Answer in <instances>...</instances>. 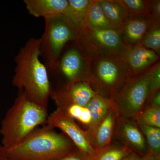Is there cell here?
<instances>
[{
    "mask_svg": "<svg viewBox=\"0 0 160 160\" xmlns=\"http://www.w3.org/2000/svg\"><path fill=\"white\" fill-rule=\"evenodd\" d=\"M40 57L39 38L29 39L15 58L12 83L32 102L47 108L52 89L48 69Z\"/></svg>",
    "mask_w": 160,
    "mask_h": 160,
    "instance_id": "1",
    "label": "cell"
},
{
    "mask_svg": "<svg viewBox=\"0 0 160 160\" xmlns=\"http://www.w3.org/2000/svg\"><path fill=\"white\" fill-rule=\"evenodd\" d=\"M75 148L67 136L46 125L5 152L8 160H57Z\"/></svg>",
    "mask_w": 160,
    "mask_h": 160,
    "instance_id": "2",
    "label": "cell"
},
{
    "mask_svg": "<svg viewBox=\"0 0 160 160\" xmlns=\"http://www.w3.org/2000/svg\"><path fill=\"white\" fill-rule=\"evenodd\" d=\"M48 115V108L32 102L23 92L19 91L2 123L4 150L17 146L38 126L46 123Z\"/></svg>",
    "mask_w": 160,
    "mask_h": 160,
    "instance_id": "3",
    "label": "cell"
},
{
    "mask_svg": "<svg viewBox=\"0 0 160 160\" xmlns=\"http://www.w3.org/2000/svg\"><path fill=\"white\" fill-rule=\"evenodd\" d=\"M89 83L96 92L111 99L132 77L121 56L92 59Z\"/></svg>",
    "mask_w": 160,
    "mask_h": 160,
    "instance_id": "4",
    "label": "cell"
},
{
    "mask_svg": "<svg viewBox=\"0 0 160 160\" xmlns=\"http://www.w3.org/2000/svg\"><path fill=\"white\" fill-rule=\"evenodd\" d=\"M152 67L142 74L130 78L111 98L114 109L119 115L134 119L149 98L158 91L152 82Z\"/></svg>",
    "mask_w": 160,
    "mask_h": 160,
    "instance_id": "5",
    "label": "cell"
},
{
    "mask_svg": "<svg viewBox=\"0 0 160 160\" xmlns=\"http://www.w3.org/2000/svg\"><path fill=\"white\" fill-rule=\"evenodd\" d=\"M45 21V31L39 38L41 57L47 69L56 72L64 47L70 41L75 42L79 33L64 15Z\"/></svg>",
    "mask_w": 160,
    "mask_h": 160,
    "instance_id": "6",
    "label": "cell"
},
{
    "mask_svg": "<svg viewBox=\"0 0 160 160\" xmlns=\"http://www.w3.org/2000/svg\"><path fill=\"white\" fill-rule=\"evenodd\" d=\"M74 42L92 59L122 56L127 47L119 30L115 29L86 27Z\"/></svg>",
    "mask_w": 160,
    "mask_h": 160,
    "instance_id": "7",
    "label": "cell"
},
{
    "mask_svg": "<svg viewBox=\"0 0 160 160\" xmlns=\"http://www.w3.org/2000/svg\"><path fill=\"white\" fill-rule=\"evenodd\" d=\"M46 125L60 129L74 144L77 149L90 160H94L98 154L92 148L85 130L75 121L68 116L59 108L49 114Z\"/></svg>",
    "mask_w": 160,
    "mask_h": 160,
    "instance_id": "8",
    "label": "cell"
},
{
    "mask_svg": "<svg viewBox=\"0 0 160 160\" xmlns=\"http://www.w3.org/2000/svg\"><path fill=\"white\" fill-rule=\"evenodd\" d=\"M92 59L75 43L61 56L56 72H60L66 83L78 82H89L91 76Z\"/></svg>",
    "mask_w": 160,
    "mask_h": 160,
    "instance_id": "9",
    "label": "cell"
},
{
    "mask_svg": "<svg viewBox=\"0 0 160 160\" xmlns=\"http://www.w3.org/2000/svg\"><path fill=\"white\" fill-rule=\"evenodd\" d=\"M113 139L142 157L148 153L145 138L137 123L132 119L118 115Z\"/></svg>",
    "mask_w": 160,
    "mask_h": 160,
    "instance_id": "10",
    "label": "cell"
},
{
    "mask_svg": "<svg viewBox=\"0 0 160 160\" xmlns=\"http://www.w3.org/2000/svg\"><path fill=\"white\" fill-rule=\"evenodd\" d=\"M98 94L87 82L66 83L62 87L51 92L50 98L57 108H62L71 105L87 106Z\"/></svg>",
    "mask_w": 160,
    "mask_h": 160,
    "instance_id": "11",
    "label": "cell"
},
{
    "mask_svg": "<svg viewBox=\"0 0 160 160\" xmlns=\"http://www.w3.org/2000/svg\"><path fill=\"white\" fill-rule=\"evenodd\" d=\"M121 57L132 77L142 74L160 61L159 55L140 44L127 45Z\"/></svg>",
    "mask_w": 160,
    "mask_h": 160,
    "instance_id": "12",
    "label": "cell"
},
{
    "mask_svg": "<svg viewBox=\"0 0 160 160\" xmlns=\"http://www.w3.org/2000/svg\"><path fill=\"white\" fill-rule=\"evenodd\" d=\"M151 25L147 15L129 16L118 29L124 42L128 46L140 44Z\"/></svg>",
    "mask_w": 160,
    "mask_h": 160,
    "instance_id": "13",
    "label": "cell"
},
{
    "mask_svg": "<svg viewBox=\"0 0 160 160\" xmlns=\"http://www.w3.org/2000/svg\"><path fill=\"white\" fill-rule=\"evenodd\" d=\"M118 115L115 109H111L96 129L90 142L98 155L112 144Z\"/></svg>",
    "mask_w": 160,
    "mask_h": 160,
    "instance_id": "14",
    "label": "cell"
},
{
    "mask_svg": "<svg viewBox=\"0 0 160 160\" xmlns=\"http://www.w3.org/2000/svg\"><path fill=\"white\" fill-rule=\"evenodd\" d=\"M29 14L44 19L64 14L68 6V0H24Z\"/></svg>",
    "mask_w": 160,
    "mask_h": 160,
    "instance_id": "15",
    "label": "cell"
},
{
    "mask_svg": "<svg viewBox=\"0 0 160 160\" xmlns=\"http://www.w3.org/2000/svg\"><path fill=\"white\" fill-rule=\"evenodd\" d=\"M91 117L90 126L85 130L89 142L96 129L111 109H114L111 99L97 95L90 101L87 106Z\"/></svg>",
    "mask_w": 160,
    "mask_h": 160,
    "instance_id": "16",
    "label": "cell"
},
{
    "mask_svg": "<svg viewBox=\"0 0 160 160\" xmlns=\"http://www.w3.org/2000/svg\"><path fill=\"white\" fill-rule=\"evenodd\" d=\"M68 1V7L63 15L72 26L79 33L80 32L87 27L92 0Z\"/></svg>",
    "mask_w": 160,
    "mask_h": 160,
    "instance_id": "17",
    "label": "cell"
},
{
    "mask_svg": "<svg viewBox=\"0 0 160 160\" xmlns=\"http://www.w3.org/2000/svg\"><path fill=\"white\" fill-rule=\"evenodd\" d=\"M112 28L118 30L126 19L128 12L120 0H98Z\"/></svg>",
    "mask_w": 160,
    "mask_h": 160,
    "instance_id": "18",
    "label": "cell"
},
{
    "mask_svg": "<svg viewBox=\"0 0 160 160\" xmlns=\"http://www.w3.org/2000/svg\"><path fill=\"white\" fill-rule=\"evenodd\" d=\"M87 27L95 29H114L106 18L98 0H92Z\"/></svg>",
    "mask_w": 160,
    "mask_h": 160,
    "instance_id": "19",
    "label": "cell"
},
{
    "mask_svg": "<svg viewBox=\"0 0 160 160\" xmlns=\"http://www.w3.org/2000/svg\"><path fill=\"white\" fill-rule=\"evenodd\" d=\"M137 124L146 140L148 153L160 158V128Z\"/></svg>",
    "mask_w": 160,
    "mask_h": 160,
    "instance_id": "20",
    "label": "cell"
},
{
    "mask_svg": "<svg viewBox=\"0 0 160 160\" xmlns=\"http://www.w3.org/2000/svg\"><path fill=\"white\" fill-rule=\"evenodd\" d=\"M133 120L138 124L160 128V107L146 105Z\"/></svg>",
    "mask_w": 160,
    "mask_h": 160,
    "instance_id": "21",
    "label": "cell"
},
{
    "mask_svg": "<svg viewBox=\"0 0 160 160\" xmlns=\"http://www.w3.org/2000/svg\"><path fill=\"white\" fill-rule=\"evenodd\" d=\"M59 109H62L69 117L75 121L77 120L83 126H86V129L90 126L91 122V115L86 106L71 105Z\"/></svg>",
    "mask_w": 160,
    "mask_h": 160,
    "instance_id": "22",
    "label": "cell"
},
{
    "mask_svg": "<svg viewBox=\"0 0 160 160\" xmlns=\"http://www.w3.org/2000/svg\"><path fill=\"white\" fill-rule=\"evenodd\" d=\"M140 44L160 55V24H151Z\"/></svg>",
    "mask_w": 160,
    "mask_h": 160,
    "instance_id": "23",
    "label": "cell"
},
{
    "mask_svg": "<svg viewBox=\"0 0 160 160\" xmlns=\"http://www.w3.org/2000/svg\"><path fill=\"white\" fill-rule=\"evenodd\" d=\"M132 152L119 143L113 142L109 147L98 154L94 160H122Z\"/></svg>",
    "mask_w": 160,
    "mask_h": 160,
    "instance_id": "24",
    "label": "cell"
},
{
    "mask_svg": "<svg viewBox=\"0 0 160 160\" xmlns=\"http://www.w3.org/2000/svg\"><path fill=\"white\" fill-rule=\"evenodd\" d=\"M128 12L129 16L148 14L149 1L120 0Z\"/></svg>",
    "mask_w": 160,
    "mask_h": 160,
    "instance_id": "25",
    "label": "cell"
},
{
    "mask_svg": "<svg viewBox=\"0 0 160 160\" xmlns=\"http://www.w3.org/2000/svg\"><path fill=\"white\" fill-rule=\"evenodd\" d=\"M151 24H160V1H149L148 14Z\"/></svg>",
    "mask_w": 160,
    "mask_h": 160,
    "instance_id": "26",
    "label": "cell"
},
{
    "mask_svg": "<svg viewBox=\"0 0 160 160\" xmlns=\"http://www.w3.org/2000/svg\"><path fill=\"white\" fill-rule=\"evenodd\" d=\"M57 160H90L76 148Z\"/></svg>",
    "mask_w": 160,
    "mask_h": 160,
    "instance_id": "27",
    "label": "cell"
},
{
    "mask_svg": "<svg viewBox=\"0 0 160 160\" xmlns=\"http://www.w3.org/2000/svg\"><path fill=\"white\" fill-rule=\"evenodd\" d=\"M146 105L160 106V91L158 90L152 95L147 101Z\"/></svg>",
    "mask_w": 160,
    "mask_h": 160,
    "instance_id": "28",
    "label": "cell"
},
{
    "mask_svg": "<svg viewBox=\"0 0 160 160\" xmlns=\"http://www.w3.org/2000/svg\"><path fill=\"white\" fill-rule=\"evenodd\" d=\"M142 157L133 152H130L122 160H141Z\"/></svg>",
    "mask_w": 160,
    "mask_h": 160,
    "instance_id": "29",
    "label": "cell"
},
{
    "mask_svg": "<svg viewBox=\"0 0 160 160\" xmlns=\"http://www.w3.org/2000/svg\"><path fill=\"white\" fill-rule=\"evenodd\" d=\"M141 160H160V158L155 157L148 153L145 156L142 157Z\"/></svg>",
    "mask_w": 160,
    "mask_h": 160,
    "instance_id": "30",
    "label": "cell"
},
{
    "mask_svg": "<svg viewBox=\"0 0 160 160\" xmlns=\"http://www.w3.org/2000/svg\"><path fill=\"white\" fill-rule=\"evenodd\" d=\"M7 160V158H6V159H5V160Z\"/></svg>",
    "mask_w": 160,
    "mask_h": 160,
    "instance_id": "31",
    "label": "cell"
},
{
    "mask_svg": "<svg viewBox=\"0 0 160 160\" xmlns=\"http://www.w3.org/2000/svg\"></svg>",
    "mask_w": 160,
    "mask_h": 160,
    "instance_id": "32",
    "label": "cell"
}]
</instances>
